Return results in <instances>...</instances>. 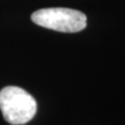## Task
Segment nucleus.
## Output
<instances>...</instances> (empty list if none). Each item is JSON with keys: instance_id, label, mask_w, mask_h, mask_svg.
Here are the masks:
<instances>
[{"instance_id": "1", "label": "nucleus", "mask_w": 125, "mask_h": 125, "mask_svg": "<svg viewBox=\"0 0 125 125\" xmlns=\"http://www.w3.org/2000/svg\"><path fill=\"white\" fill-rule=\"evenodd\" d=\"M37 107L36 99L22 88L9 85L0 91V111L11 125L29 122L37 114Z\"/></svg>"}, {"instance_id": "2", "label": "nucleus", "mask_w": 125, "mask_h": 125, "mask_svg": "<svg viewBox=\"0 0 125 125\" xmlns=\"http://www.w3.org/2000/svg\"><path fill=\"white\" fill-rule=\"evenodd\" d=\"M31 20L37 25L61 32H78L87 26V17L79 10L66 7H49L36 10Z\"/></svg>"}]
</instances>
